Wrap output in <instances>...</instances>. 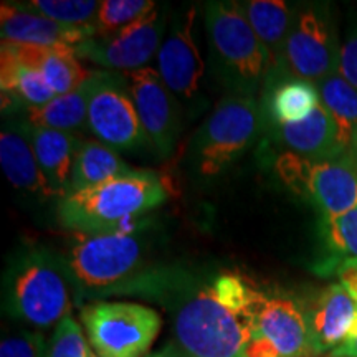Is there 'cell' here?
<instances>
[{
    "label": "cell",
    "instance_id": "8",
    "mask_svg": "<svg viewBox=\"0 0 357 357\" xmlns=\"http://www.w3.org/2000/svg\"><path fill=\"white\" fill-rule=\"evenodd\" d=\"M82 323L100 357H146L162 328L158 311L128 301L89 303Z\"/></svg>",
    "mask_w": 357,
    "mask_h": 357
},
{
    "label": "cell",
    "instance_id": "18",
    "mask_svg": "<svg viewBox=\"0 0 357 357\" xmlns=\"http://www.w3.org/2000/svg\"><path fill=\"white\" fill-rule=\"evenodd\" d=\"M2 45H6L22 65L40 71L56 96L77 89L93 73L84 70L79 63L77 48H42L13 42H2Z\"/></svg>",
    "mask_w": 357,
    "mask_h": 357
},
{
    "label": "cell",
    "instance_id": "12",
    "mask_svg": "<svg viewBox=\"0 0 357 357\" xmlns=\"http://www.w3.org/2000/svg\"><path fill=\"white\" fill-rule=\"evenodd\" d=\"M164 25L166 20L155 7L141 20L119 32L84 40L77 47V55L118 73L147 68V63L158 56L162 45Z\"/></svg>",
    "mask_w": 357,
    "mask_h": 357
},
{
    "label": "cell",
    "instance_id": "28",
    "mask_svg": "<svg viewBox=\"0 0 357 357\" xmlns=\"http://www.w3.org/2000/svg\"><path fill=\"white\" fill-rule=\"evenodd\" d=\"M17 3L25 10L70 26H93L101 6L96 0H29Z\"/></svg>",
    "mask_w": 357,
    "mask_h": 357
},
{
    "label": "cell",
    "instance_id": "31",
    "mask_svg": "<svg viewBox=\"0 0 357 357\" xmlns=\"http://www.w3.org/2000/svg\"><path fill=\"white\" fill-rule=\"evenodd\" d=\"M218 301L235 311H250L255 303L257 289L245 284L242 278L235 275H222L212 284Z\"/></svg>",
    "mask_w": 357,
    "mask_h": 357
},
{
    "label": "cell",
    "instance_id": "4",
    "mask_svg": "<svg viewBox=\"0 0 357 357\" xmlns=\"http://www.w3.org/2000/svg\"><path fill=\"white\" fill-rule=\"evenodd\" d=\"M252 333L253 307L230 310L218 301L212 287L192 291L174 318V346L182 357H245Z\"/></svg>",
    "mask_w": 357,
    "mask_h": 357
},
{
    "label": "cell",
    "instance_id": "11",
    "mask_svg": "<svg viewBox=\"0 0 357 357\" xmlns=\"http://www.w3.org/2000/svg\"><path fill=\"white\" fill-rule=\"evenodd\" d=\"M88 131L116 151H132L149 144L123 73L100 71L88 106Z\"/></svg>",
    "mask_w": 357,
    "mask_h": 357
},
{
    "label": "cell",
    "instance_id": "7",
    "mask_svg": "<svg viewBox=\"0 0 357 357\" xmlns=\"http://www.w3.org/2000/svg\"><path fill=\"white\" fill-rule=\"evenodd\" d=\"M276 174L293 194L306 200L319 218L342 215L357 207V169L347 154L334 159H307L283 153Z\"/></svg>",
    "mask_w": 357,
    "mask_h": 357
},
{
    "label": "cell",
    "instance_id": "5",
    "mask_svg": "<svg viewBox=\"0 0 357 357\" xmlns=\"http://www.w3.org/2000/svg\"><path fill=\"white\" fill-rule=\"evenodd\" d=\"M75 298L126 291L142 268V245L128 234H78L61 258Z\"/></svg>",
    "mask_w": 357,
    "mask_h": 357
},
{
    "label": "cell",
    "instance_id": "37",
    "mask_svg": "<svg viewBox=\"0 0 357 357\" xmlns=\"http://www.w3.org/2000/svg\"><path fill=\"white\" fill-rule=\"evenodd\" d=\"M346 154H347V158L351 159V162L354 164V167L357 169V131L354 134V139H352V142H351L349 151H347Z\"/></svg>",
    "mask_w": 357,
    "mask_h": 357
},
{
    "label": "cell",
    "instance_id": "32",
    "mask_svg": "<svg viewBox=\"0 0 357 357\" xmlns=\"http://www.w3.org/2000/svg\"><path fill=\"white\" fill-rule=\"evenodd\" d=\"M48 342L40 331L20 329L2 337L0 357H47Z\"/></svg>",
    "mask_w": 357,
    "mask_h": 357
},
{
    "label": "cell",
    "instance_id": "22",
    "mask_svg": "<svg viewBox=\"0 0 357 357\" xmlns=\"http://www.w3.org/2000/svg\"><path fill=\"white\" fill-rule=\"evenodd\" d=\"M0 164L8 182L19 190L53 197L55 192L45 178L29 139L19 126H3L0 134Z\"/></svg>",
    "mask_w": 357,
    "mask_h": 357
},
{
    "label": "cell",
    "instance_id": "9",
    "mask_svg": "<svg viewBox=\"0 0 357 357\" xmlns=\"http://www.w3.org/2000/svg\"><path fill=\"white\" fill-rule=\"evenodd\" d=\"M341 38L331 6L311 2L296 8L283 55V71L288 75L318 84L339 71ZM273 78V77H271Z\"/></svg>",
    "mask_w": 357,
    "mask_h": 357
},
{
    "label": "cell",
    "instance_id": "3",
    "mask_svg": "<svg viewBox=\"0 0 357 357\" xmlns=\"http://www.w3.org/2000/svg\"><path fill=\"white\" fill-rule=\"evenodd\" d=\"M204 22L217 77L231 95H255L263 79L270 77L271 58L238 2H208Z\"/></svg>",
    "mask_w": 357,
    "mask_h": 357
},
{
    "label": "cell",
    "instance_id": "17",
    "mask_svg": "<svg viewBox=\"0 0 357 357\" xmlns=\"http://www.w3.org/2000/svg\"><path fill=\"white\" fill-rule=\"evenodd\" d=\"M32 146L35 158L52 190L60 199L68 194L75 160L83 139L75 132L58 131L50 128H38L30 123L17 124Z\"/></svg>",
    "mask_w": 357,
    "mask_h": 357
},
{
    "label": "cell",
    "instance_id": "20",
    "mask_svg": "<svg viewBox=\"0 0 357 357\" xmlns=\"http://www.w3.org/2000/svg\"><path fill=\"white\" fill-rule=\"evenodd\" d=\"M238 7L270 53L271 73L268 78L280 77L283 71L284 45L298 7H291L283 0H247L238 2Z\"/></svg>",
    "mask_w": 357,
    "mask_h": 357
},
{
    "label": "cell",
    "instance_id": "24",
    "mask_svg": "<svg viewBox=\"0 0 357 357\" xmlns=\"http://www.w3.org/2000/svg\"><path fill=\"white\" fill-rule=\"evenodd\" d=\"M0 86L3 109L12 105L24 106L25 109L40 108L56 96L42 73L22 65L6 45L0 48Z\"/></svg>",
    "mask_w": 357,
    "mask_h": 357
},
{
    "label": "cell",
    "instance_id": "35",
    "mask_svg": "<svg viewBox=\"0 0 357 357\" xmlns=\"http://www.w3.org/2000/svg\"><path fill=\"white\" fill-rule=\"evenodd\" d=\"M329 357H357V321L341 346L336 347Z\"/></svg>",
    "mask_w": 357,
    "mask_h": 357
},
{
    "label": "cell",
    "instance_id": "23",
    "mask_svg": "<svg viewBox=\"0 0 357 357\" xmlns=\"http://www.w3.org/2000/svg\"><path fill=\"white\" fill-rule=\"evenodd\" d=\"M98 78L100 71H93L91 77L73 91L55 96L40 108L26 109V123L66 132L88 129V106L98 84Z\"/></svg>",
    "mask_w": 357,
    "mask_h": 357
},
{
    "label": "cell",
    "instance_id": "25",
    "mask_svg": "<svg viewBox=\"0 0 357 357\" xmlns=\"http://www.w3.org/2000/svg\"><path fill=\"white\" fill-rule=\"evenodd\" d=\"M134 171L136 169L129 167V164L124 162L118 151L111 146L98 139H83L71 172L68 194L91 189Z\"/></svg>",
    "mask_w": 357,
    "mask_h": 357
},
{
    "label": "cell",
    "instance_id": "38",
    "mask_svg": "<svg viewBox=\"0 0 357 357\" xmlns=\"http://www.w3.org/2000/svg\"><path fill=\"white\" fill-rule=\"evenodd\" d=\"M89 357H100V356H98L95 351H91V352H89Z\"/></svg>",
    "mask_w": 357,
    "mask_h": 357
},
{
    "label": "cell",
    "instance_id": "19",
    "mask_svg": "<svg viewBox=\"0 0 357 357\" xmlns=\"http://www.w3.org/2000/svg\"><path fill=\"white\" fill-rule=\"evenodd\" d=\"M275 136L280 144L293 153L307 159H334L344 155L339 146L334 121L323 105L305 119L296 123L275 126Z\"/></svg>",
    "mask_w": 357,
    "mask_h": 357
},
{
    "label": "cell",
    "instance_id": "1",
    "mask_svg": "<svg viewBox=\"0 0 357 357\" xmlns=\"http://www.w3.org/2000/svg\"><path fill=\"white\" fill-rule=\"evenodd\" d=\"M167 200L162 178L153 171H136L91 189L65 195L58 220L78 234H124L126 225Z\"/></svg>",
    "mask_w": 357,
    "mask_h": 357
},
{
    "label": "cell",
    "instance_id": "13",
    "mask_svg": "<svg viewBox=\"0 0 357 357\" xmlns=\"http://www.w3.org/2000/svg\"><path fill=\"white\" fill-rule=\"evenodd\" d=\"M134 108L139 116L147 142L154 153L166 158L181 134V105L162 82L158 70L147 68L123 73Z\"/></svg>",
    "mask_w": 357,
    "mask_h": 357
},
{
    "label": "cell",
    "instance_id": "21",
    "mask_svg": "<svg viewBox=\"0 0 357 357\" xmlns=\"http://www.w3.org/2000/svg\"><path fill=\"white\" fill-rule=\"evenodd\" d=\"M319 105V91L314 83L288 75L266 79L263 116L270 126L296 123L310 116Z\"/></svg>",
    "mask_w": 357,
    "mask_h": 357
},
{
    "label": "cell",
    "instance_id": "36",
    "mask_svg": "<svg viewBox=\"0 0 357 357\" xmlns=\"http://www.w3.org/2000/svg\"><path fill=\"white\" fill-rule=\"evenodd\" d=\"M146 357H182L181 352L177 351V347L174 344H169L158 352H153V354H147Z\"/></svg>",
    "mask_w": 357,
    "mask_h": 357
},
{
    "label": "cell",
    "instance_id": "16",
    "mask_svg": "<svg viewBox=\"0 0 357 357\" xmlns=\"http://www.w3.org/2000/svg\"><path fill=\"white\" fill-rule=\"evenodd\" d=\"M306 314L312 354H331L357 321V303L341 283H333L306 306Z\"/></svg>",
    "mask_w": 357,
    "mask_h": 357
},
{
    "label": "cell",
    "instance_id": "6",
    "mask_svg": "<svg viewBox=\"0 0 357 357\" xmlns=\"http://www.w3.org/2000/svg\"><path fill=\"white\" fill-rule=\"evenodd\" d=\"M263 113L253 96L229 95L218 102L190 141V164L202 176H217L258 139Z\"/></svg>",
    "mask_w": 357,
    "mask_h": 357
},
{
    "label": "cell",
    "instance_id": "33",
    "mask_svg": "<svg viewBox=\"0 0 357 357\" xmlns=\"http://www.w3.org/2000/svg\"><path fill=\"white\" fill-rule=\"evenodd\" d=\"M339 75L357 89V19L352 22L344 38L341 40Z\"/></svg>",
    "mask_w": 357,
    "mask_h": 357
},
{
    "label": "cell",
    "instance_id": "30",
    "mask_svg": "<svg viewBox=\"0 0 357 357\" xmlns=\"http://www.w3.org/2000/svg\"><path fill=\"white\" fill-rule=\"evenodd\" d=\"M89 352L82 326L68 316L53 331L47 357H89Z\"/></svg>",
    "mask_w": 357,
    "mask_h": 357
},
{
    "label": "cell",
    "instance_id": "29",
    "mask_svg": "<svg viewBox=\"0 0 357 357\" xmlns=\"http://www.w3.org/2000/svg\"><path fill=\"white\" fill-rule=\"evenodd\" d=\"M155 8L151 0H102L93 26L98 37L111 35L141 20Z\"/></svg>",
    "mask_w": 357,
    "mask_h": 357
},
{
    "label": "cell",
    "instance_id": "14",
    "mask_svg": "<svg viewBox=\"0 0 357 357\" xmlns=\"http://www.w3.org/2000/svg\"><path fill=\"white\" fill-rule=\"evenodd\" d=\"M197 10L187 8L174 20L172 29L160 45L158 56V73L177 100L192 106L197 101L205 65L195 42L194 25Z\"/></svg>",
    "mask_w": 357,
    "mask_h": 357
},
{
    "label": "cell",
    "instance_id": "27",
    "mask_svg": "<svg viewBox=\"0 0 357 357\" xmlns=\"http://www.w3.org/2000/svg\"><path fill=\"white\" fill-rule=\"evenodd\" d=\"M319 236L324 258L318 273L333 275L344 261L357 258V207L331 218H319Z\"/></svg>",
    "mask_w": 357,
    "mask_h": 357
},
{
    "label": "cell",
    "instance_id": "2",
    "mask_svg": "<svg viewBox=\"0 0 357 357\" xmlns=\"http://www.w3.org/2000/svg\"><path fill=\"white\" fill-rule=\"evenodd\" d=\"M75 289L61 258L32 248L13 258L3 280V310L10 318L48 329L68 318Z\"/></svg>",
    "mask_w": 357,
    "mask_h": 357
},
{
    "label": "cell",
    "instance_id": "34",
    "mask_svg": "<svg viewBox=\"0 0 357 357\" xmlns=\"http://www.w3.org/2000/svg\"><path fill=\"white\" fill-rule=\"evenodd\" d=\"M334 275H337L339 283L347 289V293L351 294L352 300L357 303V258L356 260L342 263Z\"/></svg>",
    "mask_w": 357,
    "mask_h": 357
},
{
    "label": "cell",
    "instance_id": "15",
    "mask_svg": "<svg viewBox=\"0 0 357 357\" xmlns=\"http://www.w3.org/2000/svg\"><path fill=\"white\" fill-rule=\"evenodd\" d=\"M2 42L32 45L42 48H77L95 37V26H70L22 8L17 2H3L0 8Z\"/></svg>",
    "mask_w": 357,
    "mask_h": 357
},
{
    "label": "cell",
    "instance_id": "10",
    "mask_svg": "<svg viewBox=\"0 0 357 357\" xmlns=\"http://www.w3.org/2000/svg\"><path fill=\"white\" fill-rule=\"evenodd\" d=\"M306 306L283 293L258 291L245 357H312Z\"/></svg>",
    "mask_w": 357,
    "mask_h": 357
},
{
    "label": "cell",
    "instance_id": "26",
    "mask_svg": "<svg viewBox=\"0 0 357 357\" xmlns=\"http://www.w3.org/2000/svg\"><path fill=\"white\" fill-rule=\"evenodd\" d=\"M316 86L319 91V102L331 116L337 131L339 146L346 154L357 131V89L347 83L339 71Z\"/></svg>",
    "mask_w": 357,
    "mask_h": 357
}]
</instances>
